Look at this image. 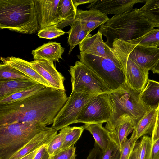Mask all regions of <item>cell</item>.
Returning a JSON list of instances; mask_svg holds the SVG:
<instances>
[{
    "mask_svg": "<svg viewBox=\"0 0 159 159\" xmlns=\"http://www.w3.org/2000/svg\"><path fill=\"white\" fill-rule=\"evenodd\" d=\"M45 87L44 85L39 83L34 87L15 93L0 100V104H8L23 100L36 94Z\"/></svg>",
    "mask_w": 159,
    "mask_h": 159,
    "instance_id": "83f0119b",
    "label": "cell"
},
{
    "mask_svg": "<svg viewBox=\"0 0 159 159\" xmlns=\"http://www.w3.org/2000/svg\"><path fill=\"white\" fill-rule=\"evenodd\" d=\"M38 84L32 80L24 79L0 82V100L15 93L34 87Z\"/></svg>",
    "mask_w": 159,
    "mask_h": 159,
    "instance_id": "44dd1931",
    "label": "cell"
},
{
    "mask_svg": "<svg viewBox=\"0 0 159 159\" xmlns=\"http://www.w3.org/2000/svg\"><path fill=\"white\" fill-rule=\"evenodd\" d=\"M120 150L110 140L106 150L102 152V159H120Z\"/></svg>",
    "mask_w": 159,
    "mask_h": 159,
    "instance_id": "e575fe53",
    "label": "cell"
},
{
    "mask_svg": "<svg viewBox=\"0 0 159 159\" xmlns=\"http://www.w3.org/2000/svg\"><path fill=\"white\" fill-rule=\"evenodd\" d=\"M156 122L151 137L152 142L159 138V104L156 108Z\"/></svg>",
    "mask_w": 159,
    "mask_h": 159,
    "instance_id": "f35d334b",
    "label": "cell"
},
{
    "mask_svg": "<svg viewBox=\"0 0 159 159\" xmlns=\"http://www.w3.org/2000/svg\"><path fill=\"white\" fill-rule=\"evenodd\" d=\"M32 80L16 69L4 63L0 64V82L17 79Z\"/></svg>",
    "mask_w": 159,
    "mask_h": 159,
    "instance_id": "f546056e",
    "label": "cell"
},
{
    "mask_svg": "<svg viewBox=\"0 0 159 159\" xmlns=\"http://www.w3.org/2000/svg\"><path fill=\"white\" fill-rule=\"evenodd\" d=\"M70 26V30L67 32L68 34V43L70 47L69 55L74 47L79 44L89 33L79 20H75Z\"/></svg>",
    "mask_w": 159,
    "mask_h": 159,
    "instance_id": "484cf974",
    "label": "cell"
},
{
    "mask_svg": "<svg viewBox=\"0 0 159 159\" xmlns=\"http://www.w3.org/2000/svg\"><path fill=\"white\" fill-rule=\"evenodd\" d=\"M140 141L141 150L139 159H150L152 143L151 137L143 136Z\"/></svg>",
    "mask_w": 159,
    "mask_h": 159,
    "instance_id": "836d02e7",
    "label": "cell"
},
{
    "mask_svg": "<svg viewBox=\"0 0 159 159\" xmlns=\"http://www.w3.org/2000/svg\"><path fill=\"white\" fill-rule=\"evenodd\" d=\"M87 124L80 126L71 127L65 137L62 147L61 150L69 148L74 146L75 144L79 139L84 130L86 129Z\"/></svg>",
    "mask_w": 159,
    "mask_h": 159,
    "instance_id": "1f68e13d",
    "label": "cell"
},
{
    "mask_svg": "<svg viewBox=\"0 0 159 159\" xmlns=\"http://www.w3.org/2000/svg\"><path fill=\"white\" fill-rule=\"evenodd\" d=\"M109 19L107 15L97 9L76 10L75 20L80 21L89 33Z\"/></svg>",
    "mask_w": 159,
    "mask_h": 159,
    "instance_id": "ac0fdd59",
    "label": "cell"
},
{
    "mask_svg": "<svg viewBox=\"0 0 159 159\" xmlns=\"http://www.w3.org/2000/svg\"><path fill=\"white\" fill-rule=\"evenodd\" d=\"M48 144H45L40 148L33 159H49L51 157L47 150Z\"/></svg>",
    "mask_w": 159,
    "mask_h": 159,
    "instance_id": "74e56055",
    "label": "cell"
},
{
    "mask_svg": "<svg viewBox=\"0 0 159 159\" xmlns=\"http://www.w3.org/2000/svg\"><path fill=\"white\" fill-rule=\"evenodd\" d=\"M3 63L8 65L20 71L31 79L46 87H53L30 66L29 62L13 56L1 57Z\"/></svg>",
    "mask_w": 159,
    "mask_h": 159,
    "instance_id": "e0dca14e",
    "label": "cell"
},
{
    "mask_svg": "<svg viewBox=\"0 0 159 159\" xmlns=\"http://www.w3.org/2000/svg\"><path fill=\"white\" fill-rule=\"evenodd\" d=\"M65 48L60 43L56 42H49L32 51L34 60L45 59L58 62L60 59H62V56Z\"/></svg>",
    "mask_w": 159,
    "mask_h": 159,
    "instance_id": "ffe728a7",
    "label": "cell"
},
{
    "mask_svg": "<svg viewBox=\"0 0 159 159\" xmlns=\"http://www.w3.org/2000/svg\"><path fill=\"white\" fill-rule=\"evenodd\" d=\"M154 73L159 75V60L155 66L151 70Z\"/></svg>",
    "mask_w": 159,
    "mask_h": 159,
    "instance_id": "f6af8a7d",
    "label": "cell"
},
{
    "mask_svg": "<svg viewBox=\"0 0 159 159\" xmlns=\"http://www.w3.org/2000/svg\"><path fill=\"white\" fill-rule=\"evenodd\" d=\"M31 66L52 87L65 91L64 84L65 78L56 69L53 61L39 59L29 62Z\"/></svg>",
    "mask_w": 159,
    "mask_h": 159,
    "instance_id": "5bb4252c",
    "label": "cell"
},
{
    "mask_svg": "<svg viewBox=\"0 0 159 159\" xmlns=\"http://www.w3.org/2000/svg\"><path fill=\"white\" fill-rule=\"evenodd\" d=\"M102 152L99 146L95 143L94 147L90 151L87 159H102Z\"/></svg>",
    "mask_w": 159,
    "mask_h": 159,
    "instance_id": "ab89813d",
    "label": "cell"
},
{
    "mask_svg": "<svg viewBox=\"0 0 159 159\" xmlns=\"http://www.w3.org/2000/svg\"><path fill=\"white\" fill-rule=\"evenodd\" d=\"M51 128L39 122L0 125V159H10L37 134Z\"/></svg>",
    "mask_w": 159,
    "mask_h": 159,
    "instance_id": "277c9868",
    "label": "cell"
},
{
    "mask_svg": "<svg viewBox=\"0 0 159 159\" xmlns=\"http://www.w3.org/2000/svg\"><path fill=\"white\" fill-rule=\"evenodd\" d=\"M40 148L23 157L20 159H33Z\"/></svg>",
    "mask_w": 159,
    "mask_h": 159,
    "instance_id": "ee69618b",
    "label": "cell"
},
{
    "mask_svg": "<svg viewBox=\"0 0 159 159\" xmlns=\"http://www.w3.org/2000/svg\"><path fill=\"white\" fill-rule=\"evenodd\" d=\"M65 33L57 26L53 25L40 30L38 32V36L40 38L51 39L63 35Z\"/></svg>",
    "mask_w": 159,
    "mask_h": 159,
    "instance_id": "d6a6232c",
    "label": "cell"
},
{
    "mask_svg": "<svg viewBox=\"0 0 159 159\" xmlns=\"http://www.w3.org/2000/svg\"><path fill=\"white\" fill-rule=\"evenodd\" d=\"M140 150V141H137L128 159H139Z\"/></svg>",
    "mask_w": 159,
    "mask_h": 159,
    "instance_id": "b9f144b4",
    "label": "cell"
},
{
    "mask_svg": "<svg viewBox=\"0 0 159 159\" xmlns=\"http://www.w3.org/2000/svg\"><path fill=\"white\" fill-rule=\"evenodd\" d=\"M39 30L57 26L60 20L57 12L60 0H34Z\"/></svg>",
    "mask_w": 159,
    "mask_h": 159,
    "instance_id": "4fadbf2b",
    "label": "cell"
},
{
    "mask_svg": "<svg viewBox=\"0 0 159 159\" xmlns=\"http://www.w3.org/2000/svg\"><path fill=\"white\" fill-rule=\"evenodd\" d=\"M157 108H152L137 123L131 135L135 140L147 134H152L156 122Z\"/></svg>",
    "mask_w": 159,
    "mask_h": 159,
    "instance_id": "7402d4cb",
    "label": "cell"
},
{
    "mask_svg": "<svg viewBox=\"0 0 159 159\" xmlns=\"http://www.w3.org/2000/svg\"><path fill=\"white\" fill-rule=\"evenodd\" d=\"M139 95L142 101L148 107H157L159 104V82L149 79Z\"/></svg>",
    "mask_w": 159,
    "mask_h": 159,
    "instance_id": "cb8c5ba5",
    "label": "cell"
},
{
    "mask_svg": "<svg viewBox=\"0 0 159 159\" xmlns=\"http://www.w3.org/2000/svg\"><path fill=\"white\" fill-rule=\"evenodd\" d=\"M98 94L72 91L68 99L55 118L52 127L57 131L75 123L84 107Z\"/></svg>",
    "mask_w": 159,
    "mask_h": 159,
    "instance_id": "30bf717a",
    "label": "cell"
},
{
    "mask_svg": "<svg viewBox=\"0 0 159 159\" xmlns=\"http://www.w3.org/2000/svg\"><path fill=\"white\" fill-rule=\"evenodd\" d=\"M68 98L65 91L46 87L23 100L0 104V125L16 122L51 124Z\"/></svg>",
    "mask_w": 159,
    "mask_h": 159,
    "instance_id": "6da1fadb",
    "label": "cell"
},
{
    "mask_svg": "<svg viewBox=\"0 0 159 159\" xmlns=\"http://www.w3.org/2000/svg\"><path fill=\"white\" fill-rule=\"evenodd\" d=\"M112 46L134 61L143 70L149 72L159 60V47L134 44L116 39Z\"/></svg>",
    "mask_w": 159,
    "mask_h": 159,
    "instance_id": "9c48e42d",
    "label": "cell"
},
{
    "mask_svg": "<svg viewBox=\"0 0 159 159\" xmlns=\"http://www.w3.org/2000/svg\"><path fill=\"white\" fill-rule=\"evenodd\" d=\"M93 1V0H72L73 4L76 9H77V6L80 5L88 3H91Z\"/></svg>",
    "mask_w": 159,
    "mask_h": 159,
    "instance_id": "7bdbcfd3",
    "label": "cell"
},
{
    "mask_svg": "<svg viewBox=\"0 0 159 159\" xmlns=\"http://www.w3.org/2000/svg\"><path fill=\"white\" fill-rule=\"evenodd\" d=\"M76 148L74 146L61 150L57 154L51 157L49 159H75Z\"/></svg>",
    "mask_w": 159,
    "mask_h": 159,
    "instance_id": "8d00e7d4",
    "label": "cell"
},
{
    "mask_svg": "<svg viewBox=\"0 0 159 159\" xmlns=\"http://www.w3.org/2000/svg\"><path fill=\"white\" fill-rule=\"evenodd\" d=\"M139 94L127 84L125 89L109 93L113 114L111 119L107 123L105 128L109 131H112L118 119L125 114L130 115L137 123L152 108L144 104Z\"/></svg>",
    "mask_w": 159,
    "mask_h": 159,
    "instance_id": "5b68a950",
    "label": "cell"
},
{
    "mask_svg": "<svg viewBox=\"0 0 159 159\" xmlns=\"http://www.w3.org/2000/svg\"><path fill=\"white\" fill-rule=\"evenodd\" d=\"M70 67L72 92L100 94L113 91L101 78L80 61Z\"/></svg>",
    "mask_w": 159,
    "mask_h": 159,
    "instance_id": "52a82bcc",
    "label": "cell"
},
{
    "mask_svg": "<svg viewBox=\"0 0 159 159\" xmlns=\"http://www.w3.org/2000/svg\"><path fill=\"white\" fill-rule=\"evenodd\" d=\"M71 128V127L68 126L61 129L59 133L55 135L48 145L47 152L51 157L61 151L65 138Z\"/></svg>",
    "mask_w": 159,
    "mask_h": 159,
    "instance_id": "f1b7e54d",
    "label": "cell"
},
{
    "mask_svg": "<svg viewBox=\"0 0 159 159\" xmlns=\"http://www.w3.org/2000/svg\"><path fill=\"white\" fill-rule=\"evenodd\" d=\"M102 35L99 31L92 36L89 34L79 44L80 53L109 59L121 66L114 55L112 48L104 42Z\"/></svg>",
    "mask_w": 159,
    "mask_h": 159,
    "instance_id": "7c38bea8",
    "label": "cell"
},
{
    "mask_svg": "<svg viewBox=\"0 0 159 159\" xmlns=\"http://www.w3.org/2000/svg\"><path fill=\"white\" fill-rule=\"evenodd\" d=\"M137 141L131 136L122 144L120 149V159H128Z\"/></svg>",
    "mask_w": 159,
    "mask_h": 159,
    "instance_id": "d590c367",
    "label": "cell"
},
{
    "mask_svg": "<svg viewBox=\"0 0 159 159\" xmlns=\"http://www.w3.org/2000/svg\"><path fill=\"white\" fill-rule=\"evenodd\" d=\"M143 0H93L86 7L87 8L96 9L107 15L114 14L117 16L133 9L134 6L139 3H143Z\"/></svg>",
    "mask_w": 159,
    "mask_h": 159,
    "instance_id": "9a60e30c",
    "label": "cell"
},
{
    "mask_svg": "<svg viewBox=\"0 0 159 159\" xmlns=\"http://www.w3.org/2000/svg\"><path fill=\"white\" fill-rule=\"evenodd\" d=\"M57 134V131L52 127L39 133L10 159H20L43 145L49 144Z\"/></svg>",
    "mask_w": 159,
    "mask_h": 159,
    "instance_id": "d6986e66",
    "label": "cell"
},
{
    "mask_svg": "<svg viewBox=\"0 0 159 159\" xmlns=\"http://www.w3.org/2000/svg\"><path fill=\"white\" fill-rule=\"evenodd\" d=\"M127 42L147 46L157 47L159 43V29H154L143 36Z\"/></svg>",
    "mask_w": 159,
    "mask_h": 159,
    "instance_id": "4dcf8cb0",
    "label": "cell"
},
{
    "mask_svg": "<svg viewBox=\"0 0 159 159\" xmlns=\"http://www.w3.org/2000/svg\"><path fill=\"white\" fill-rule=\"evenodd\" d=\"M154 29L150 22L136 8L114 15L101 25L98 30L107 39L105 43L112 48L117 39L128 42L143 36Z\"/></svg>",
    "mask_w": 159,
    "mask_h": 159,
    "instance_id": "7a4b0ae2",
    "label": "cell"
},
{
    "mask_svg": "<svg viewBox=\"0 0 159 159\" xmlns=\"http://www.w3.org/2000/svg\"><path fill=\"white\" fill-rule=\"evenodd\" d=\"M159 47V43L158 44V45L157 46V47Z\"/></svg>",
    "mask_w": 159,
    "mask_h": 159,
    "instance_id": "bcb514c9",
    "label": "cell"
},
{
    "mask_svg": "<svg viewBox=\"0 0 159 159\" xmlns=\"http://www.w3.org/2000/svg\"><path fill=\"white\" fill-rule=\"evenodd\" d=\"M150 159H159V138L152 142Z\"/></svg>",
    "mask_w": 159,
    "mask_h": 159,
    "instance_id": "60d3db41",
    "label": "cell"
},
{
    "mask_svg": "<svg viewBox=\"0 0 159 159\" xmlns=\"http://www.w3.org/2000/svg\"><path fill=\"white\" fill-rule=\"evenodd\" d=\"M77 56L81 61L101 78L112 91L126 87L125 78L121 66L111 60L81 53Z\"/></svg>",
    "mask_w": 159,
    "mask_h": 159,
    "instance_id": "8992f818",
    "label": "cell"
},
{
    "mask_svg": "<svg viewBox=\"0 0 159 159\" xmlns=\"http://www.w3.org/2000/svg\"><path fill=\"white\" fill-rule=\"evenodd\" d=\"M136 123L130 115L125 114L118 119L113 130L109 131L110 140L114 143L120 150L122 144L128 139V136L133 132Z\"/></svg>",
    "mask_w": 159,
    "mask_h": 159,
    "instance_id": "2e32d148",
    "label": "cell"
},
{
    "mask_svg": "<svg viewBox=\"0 0 159 159\" xmlns=\"http://www.w3.org/2000/svg\"><path fill=\"white\" fill-rule=\"evenodd\" d=\"M139 9L153 28H159V0H145V4Z\"/></svg>",
    "mask_w": 159,
    "mask_h": 159,
    "instance_id": "4316f807",
    "label": "cell"
},
{
    "mask_svg": "<svg viewBox=\"0 0 159 159\" xmlns=\"http://www.w3.org/2000/svg\"><path fill=\"white\" fill-rule=\"evenodd\" d=\"M112 114L109 93L100 94L84 107L75 123L88 124L107 123L111 119Z\"/></svg>",
    "mask_w": 159,
    "mask_h": 159,
    "instance_id": "ba28073f",
    "label": "cell"
},
{
    "mask_svg": "<svg viewBox=\"0 0 159 159\" xmlns=\"http://www.w3.org/2000/svg\"><path fill=\"white\" fill-rule=\"evenodd\" d=\"M103 123L86 124V129L93 135L96 143L102 152L106 150L110 140L109 131L102 126Z\"/></svg>",
    "mask_w": 159,
    "mask_h": 159,
    "instance_id": "d4e9b609",
    "label": "cell"
},
{
    "mask_svg": "<svg viewBox=\"0 0 159 159\" xmlns=\"http://www.w3.org/2000/svg\"><path fill=\"white\" fill-rule=\"evenodd\" d=\"M77 9L72 0H60L57 12L60 22L57 27L62 30L66 26H71L75 20Z\"/></svg>",
    "mask_w": 159,
    "mask_h": 159,
    "instance_id": "603a6c76",
    "label": "cell"
},
{
    "mask_svg": "<svg viewBox=\"0 0 159 159\" xmlns=\"http://www.w3.org/2000/svg\"><path fill=\"white\" fill-rule=\"evenodd\" d=\"M112 48L123 70L126 83L131 88L139 93H140L149 79V72L144 71L118 49L113 46Z\"/></svg>",
    "mask_w": 159,
    "mask_h": 159,
    "instance_id": "8fae6325",
    "label": "cell"
},
{
    "mask_svg": "<svg viewBox=\"0 0 159 159\" xmlns=\"http://www.w3.org/2000/svg\"><path fill=\"white\" fill-rule=\"evenodd\" d=\"M0 28L29 34L38 32L34 0H0Z\"/></svg>",
    "mask_w": 159,
    "mask_h": 159,
    "instance_id": "3957f363",
    "label": "cell"
}]
</instances>
